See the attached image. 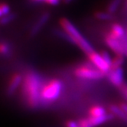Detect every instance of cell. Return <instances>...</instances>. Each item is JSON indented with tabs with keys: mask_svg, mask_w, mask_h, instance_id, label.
<instances>
[{
	"mask_svg": "<svg viewBox=\"0 0 127 127\" xmlns=\"http://www.w3.org/2000/svg\"><path fill=\"white\" fill-rule=\"evenodd\" d=\"M125 55H120V54H116L115 57L113 58L111 70L122 67L125 62Z\"/></svg>",
	"mask_w": 127,
	"mask_h": 127,
	"instance_id": "15",
	"label": "cell"
},
{
	"mask_svg": "<svg viewBox=\"0 0 127 127\" xmlns=\"http://www.w3.org/2000/svg\"><path fill=\"white\" fill-rule=\"evenodd\" d=\"M32 2H37V3H46L51 5H56L59 3L60 0H31Z\"/></svg>",
	"mask_w": 127,
	"mask_h": 127,
	"instance_id": "20",
	"label": "cell"
},
{
	"mask_svg": "<svg viewBox=\"0 0 127 127\" xmlns=\"http://www.w3.org/2000/svg\"><path fill=\"white\" fill-rule=\"evenodd\" d=\"M100 54H101L102 57L103 58L104 61H105L110 66V67H111V66H112V61H113V58L111 57V55L110 54V53L107 52V51H103L100 52Z\"/></svg>",
	"mask_w": 127,
	"mask_h": 127,
	"instance_id": "19",
	"label": "cell"
},
{
	"mask_svg": "<svg viewBox=\"0 0 127 127\" xmlns=\"http://www.w3.org/2000/svg\"><path fill=\"white\" fill-rule=\"evenodd\" d=\"M23 80V74L20 72H15L9 78L6 86V94L12 96L16 90L21 87Z\"/></svg>",
	"mask_w": 127,
	"mask_h": 127,
	"instance_id": "8",
	"label": "cell"
},
{
	"mask_svg": "<svg viewBox=\"0 0 127 127\" xmlns=\"http://www.w3.org/2000/svg\"><path fill=\"white\" fill-rule=\"evenodd\" d=\"M108 113L106 112V110L102 106L99 105H94L92 107L90 108L88 111L89 116H93V117H99L103 116Z\"/></svg>",
	"mask_w": 127,
	"mask_h": 127,
	"instance_id": "13",
	"label": "cell"
},
{
	"mask_svg": "<svg viewBox=\"0 0 127 127\" xmlns=\"http://www.w3.org/2000/svg\"><path fill=\"white\" fill-rule=\"evenodd\" d=\"M113 117H115L111 113H108L107 114L99 116V117H93L87 116L84 118H81L77 121V123L80 127H97L110 121Z\"/></svg>",
	"mask_w": 127,
	"mask_h": 127,
	"instance_id": "5",
	"label": "cell"
},
{
	"mask_svg": "<svg viewBox=\"0 0 127 127\" xmlns=\"http://www.w3.org/2000/svg\"><path fill=\"white\" fill-rule=\"evenodd\" d=\"M43 83L42 77L35 70H28L23 74L20 90L22 100L26 106L33 110L41 106V90Z\"/></svg>",
	"mask_w": 127,
	"mask_h": 127,
	"instance_id": "1",
	"label": "cell"
},
{
	"mask_svg": "<svg viewBox=\"0 0 127 127\" xmlns=\"http://www.w3.org/2000/svg\"><path fill=\"white\" fill-rule=\"evenodd\" d=\"M12 53V45L6 41H0V56L8 57Z\"/></svg>",
	"mask_w": 127,
	"mask_h": 127,
	"instance_id": "14",
	"label": "cell"
},
{
	"mask_svg": "<svg viewBox=\"0 0 127 127\" xmlns=\"http://www.w3.org/2000/svg\"><path fill=\"white\" fill-rule=\"evenodd\" d=\"M87 56L88 57L90 63L92 65H94L96 68H97L101 72L104 73L106 75L109 73V71L111 70L110 66L104 61L100 53H98L94 51L93 52L89 54Z\"/></svg>",
	"mask_w": 127,
	"mask_h": 127,
	"instance_id": "6",
	"label": "cell"
},
{
	"mask_svg": "<svg viewBox=\"0 0 127 127\" xmlns=\"http://www.w3.org/2000/svg\"><path fill=\"white\" fill-rule=\"evenodd\" d=\"M109 110H110V113H111L114 116L119 118L121 121L127 124V115L123 113L119 105H111Z\"/></svg>",
	"mask_w": 127,
	"mask_h": 127,
	"instance_id": "12",
	"label": "cell"
},
{
	"mask_svg": "<svg viewBox=\"0 0 127 127\" xmlns=\"http://www.w3.org/2000/svg\"><path fill=\"white\" fill-rule=\"evenodd\" d=\"M49 18H50V14L49 13H44L43 15H41L39 17V19L37 21V22H36L34 24V25L33 26L32 30L31 32V34L32 35H34V34H37L42 29V27L45 25V23L48 22V20L49 19Z\"/></svg>",
	"mask_w": 127,
	"mask_h": 127,
	"instance_id": "10",
	"label": "cell"
},
{
	"mask_svg": "<svg viewBox=\"0 0 127 127\" xmlns=\"http://www.w3.org/2000/svg\"><path fill=\"white\" fill-rule=\"evenodd\" d=\"M71 1H72V0H64V2H66V3H69V2H70Z\"/></svg>",
	"mask_w": 127,
	"mask_h": 127,
	"instance_id": "24",
	"label": "cell"
},
{
	"mask_svg": "<svg viewBox=\"0 0 127 127\" xmlns=\"http://www.w3.org/2000/svg\"><path fill=\"white\" fill-rule=\"evenodd\" d=\"M106 77L109 81L116 87L121 88L124 85V70L123 67L110 70Z\"/></svg>",
	"mask_w": 127,
	"mask_h": 127,
	"instance_id": "9",
	"label": "cell"
},
{
	"mask_svg": "<svg viewBox=\"0 0 127 127\" xmlns=\"http://www.w3.org/2000/svg\"><path fill=\"white\" fill-rule=\"evenodd\" d=\"M96 19L101 21H110L113 19V15L108 12H97L95 13Z\"/></svg>",
	"mask_w": 127,
	"mask_h": 127,
	"instance_id": "17",
	"label": "cell"
},
{
	"mask_svg": "<svg viewBox=\"0 0 127 127\" xmlns=\"http://www.w3.org/2000/svg\"><path fill=\"white\" fill-rule=\"evenodd\" d=\"M10 8L8 4L5 2H0V19L9 14Z\"/></svg>",
	"mask_w": 127,
	"mask_h": 127,
	"instance_id": "18",
	"label": "cell"
},
{
	"mask_svg": "<svg viewBox=\"0 0 127 127\" xmlns=\"http://www.w3.org/2000/svg\"><path fill=\"white\" fill-rule=\"evenodd\" d=\"M65 126L66 127H80L78 123H77V121H74V120H68L66 122V124H65Z\"/></svg>",
	"mask_w": 127,
	"mask_h": 127,
	"instance_id": "21",
	"label": "cell"
},
{
	"mask_svg": "<svg viewBox=\"0 0 127 127\" xmlns=\"http://www.w3.org/2000/svg\"><path fill=\"white\" fill-rule=\"evenodd\" d=\"M126 34H127V32H126Z\"/></svg>",
	"mask_w": 127,
	"mask_h": 127,
	"instance_id": "25",
	"label": "cell"
},
{
	"mask_svg": "<svg viewBox=\"0 0 127 127\" xmlns=\"http://www.w3.org/2000/svg\"><path fill=\"white\" fill-rule=\"evenodd\" d=\"M119 106L120 107L121 110L123 111V113L127 115V103H120L119 104Z\"/></svg>",
	"mask_w": 127,
	"mask_h": 127,
	"instance_id": "22",
	"label": "cell"
},
{
	"mask_svg": "<svg viewBox=\"0 0 127 127\" xmlns=\"http://www.w3.org/2000/svg\"><path fill=\"white\" fill-rule=\"evenodd\" d=\"M109 33L118 39H121L124 37V36L126 35V32L125 31L124 28L118 23H114L112 25L110 31Z\"/></svg>",
	"mask_w": 127,
	"mask_h": 127,
	"instance_id": "11",
	"label": "cell"
},
{
	"mask_svg": "<svg viewBox=\"0 0 127 127\" xmlns=\"http://www.w3.org/2000/svg\"><path fill=\"white\" fill-rule=\"evenodd\" d=\"M105 43L107 47L115 53V54L125 55L124 48L120 39H118L110 33H107L105 36Z\"/></svg>",
	"mask_w": 127,
	"mask_h": 127,
	"instance_id": "7",
	"label": "cell"
},
{
	"mask_svg": "<svg viewBox=\"0 0 127 127\" xmlns=\"http://www.w3.org/2000/svg\"><path fill=\"white\" fill-rule=\"evenodd\" d=\"M74 74L77 78L85 80H99L106 76L91 64H85L77 66L74 70Z\"/></svg>",
	"mask_w": 127,
	"mask_h": 127,
	"instance_id": "4",
	"label": "cell"
},
{
	"mask_svg": "<svg viewBox=\"0 0 127 127\" xmlns=\"http://www.w3.org/2000/svg\"><path fill=\"white\" fill-rule=\"evenodd\" d=\"M64 83L58 78L44 81L41 90V106H49L58 101L63 94Z\"/></svg>",
	"mask_w": 127,
	"mask_h": 127,
	"instance_id": "3",
	"label": "cell"
},
{
	"mask_svg": "<svg viewBox=\"0 0 127 127\" xmlns=\"http://www.w3.org/2000/svg\"><path fill=\"white\" fill-rule=\"evenodd\" d=\"M121 91L123 93V94L124 95V96L127 99V85H123L121 88Z\"/></svg>",
	"mask_w": 127,
	"mask_h": 127,
	"instance_id": "23",
	"label": "cell"
},
{
	"mask_svg": "<svg viewBox=\"0 0 127 127\" xmlns=\"http://www.w3.org/2000/svg\"><path fill=\"white\" fill-rule=\"evenodd\" d=\"M121 2L122 0H111V2L109 3L107 6L106 12L113 15L118 10V8H119V7L121 5Z\"/></svg>",
	"mask_w": 127,
	"mask_h": 127,
	"instance_id": "16",
	"label": "cell"
},
{
	"mask_svg": "<svg viewBox=\"0 0 127 127\" xmlns=\"http://www.w3.org/2000/svg\"><path fill=\"white\" fill-rule=\"evenodd\" d=\"M60 25L62 30L67 34L71 43L75 44L87 55L94 51L91 44L80 32L77 27H75V25L67 19H65V18L61 19Z\"/></svg>",
	"mask_w": 127,
	"mask_h": 127,
	"instance_id": "2",
	"label": "cell"
}]
</instances>
